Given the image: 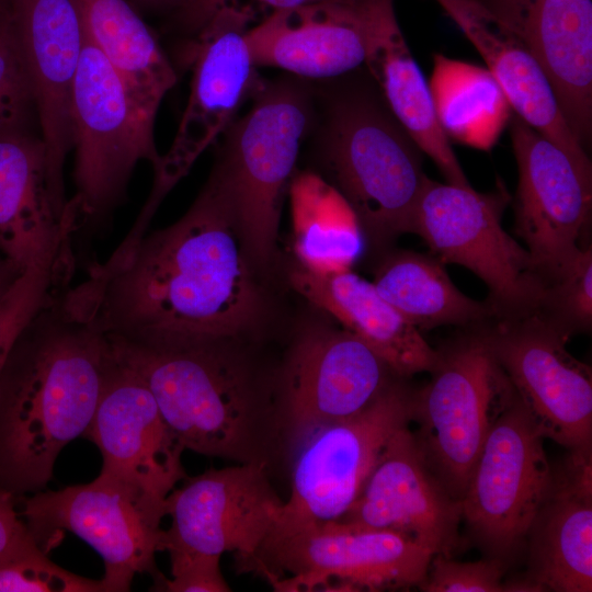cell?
I'll list each match as a JSON object with an SVG mask.
<instances>
[{
	"instance_id": "cell-6",
	"label": "cell",
	"mask_w": 592,
	"mask_h": 592,
	"mask_svg": "<svg viewBox=\"0 0 592 592\" xmlns=\"http://www.w3.org/2000/svg\"><path fill=\"white\" fill-rule=\"evenodd\" d=\"M432 557L398 532L327 521L273 527L239 570L276 591H384L418 587Z\"/></svg>"
},
{
	"instance_id": "cell-1",
	"label": "cell",
	"mask_w": 592,
	"mask_h": 592,
	"mask_svg": "<svg viewBox=\"0 0 592 592\" xmlns=\"http://www.w3.org/2000/svg\"><path fill=\"white\" fill-rule=\"evenodd\" d=\"M232 214L208 180L172 225L123 242L72 287L109 337L145 343L228 341L261 297Z\"/></svg>"
},
{
	"instance_id": "cell-17",
	"label": "cell",
	"mask_w": 592,
	"mask_h": 592,
	"mask_svg": "<svg viewBox=\"0 0 592 592\" xmlns=\"http://www.w3.org/2000/svg\"><path fill=\"white\" fill-rule=\"evenodd\" d=\"M83 436L101 453L100 473L126 486L161 522L167 497L187 476L184 447L145 382L115 355Z\"/></svg>"
},
{
	"instance_id": "cell-39",
	"label": "cell",
	"mask_w": 592,
	"mask_h": 592,
	"mask_svg": "<svg viewBox=\"0 0 592 592\" xmlns=\"http://www.w3.org/2000/svg\"><path fill=\"white\" fill-rule=\"evenodd\" d=\"M36 543L16 510V498L0 490V558Z\"/></svg>"
},
{
	"instance_id": "cell-8",
	"label": "cell",
	"mask_w": 592,
	"mask_h": 592,
	"mask_svg": "<svg viewBox=\"0 0 592 592\" xmlns=\"http://www.w3.org/2000/svg\"><path fill=\"white\" fill-rule=\"evenodd\" d=\"M71 149L75 150L79 226L102 223L125 197L137 163L153 172L158 152L153 126L106 58L84 32L71 99Z\"/></svg>"
},
{
	"instance_id": "cell-29",
	"label": "cell",
	"mask_w": 592,
	"mask_h": 592,
	"mask_svg": "<svg viewBox=\"0 0 592 592\" xmlns=\"http://www.w3.org/2000/svg\"><path fill=\"white\" fill-rule=\"evenodd\" d=\"M372 283L420 331L451 325L474 328L496 317L488 300L463 294L433 254L394 251L383 258Z\"/></svg>"
},
{
	"instance_id": "cell-9",
	"label": "cell",
	"mask_w": 592,
	"mask_h": 592,
	"mask_svg": "<svg viewBox=\"0 0 592 592\" xmlns=\"http://www.w3.org/2000/svg\"><path fill=\"white\" fill-rule=\"evenodd\" d=\"M512 201L502 182L478 192L428 179L419 196L411 234L443 263L465 266L488 287L496 317L534 312L545 283L527 251L502 227Z\"/></svg>"
},
{
	"instance_id": "cell-32",
	"label": "cell",
	"mask_w": 592,
	"mask_h": 592,
	"mask_svg": "<svg viewBox=\"0 0 592 592\" xmlns=\"http://www.w3.org/2000/svg\"><path fill=\"white\" fill-rule=\"evenodd\" d=\"M32 86L10 4L0 2V137L33 133Z\"/></svg>"
},
{
	"instance_id": "cell-33",
	"label": "cell",
	"mask_w": 592,
	"mask_h": 592,
	"mask_svg": "<svg viewBox=\"0 0 592 592\" xmlns=\"http://www.w3.org/2000/svg\"><path fill=\"white\" fill-rule=\"evenodd\" d=\"M535 312L570 337L592 327V247L582 248L544 288Z\"/></svg>"
},
{
	"instance_id": "cell-11",
	"label": "cell",
	"mask_w": 592,
	"mask_h": 592,
	"mask_svg": "<svg viewBox=\"0 0 592 592\" xmlns=\"http://www.w3.org/2000/svg\"><path fill=\"white\" fill-rule=\"evenodd\" d=\"M19 514L47 551L68 531L104 561L105 592H126L138 573L156 580V554L163 551V530L122 482L99 474L88 483L16 498Z\"/></svg>"
},
{
	"instance_id": "cell-26",
	"label": "cell",
	"mask_w": 592,
	"mask_h": 592,
	"mask_svg": "<svg viewBox=\"0 0 592 592\" xmlns=\"http://www.w3.org/2000/svg\"><path fill=\"white\" fill-rule=\"evenodd\" d=\"M292 287L364 341L400 378L432 372L440 358L421 331L351 270L318 275L298 267Z\"/></svg>"
},
{
	"instance_id": "cell-38",
	"label": "cell",
	"mask_w": 592,
	"mask_h": 592,
	"mask_svg": "<svg viewBox=\"0 0 592 592\" xmlns=\"http://www.w3.org/2000/svg\"><path fill=\"white\" fill-rule=\"evenodd\" d=\"M315 1L318 0H181L177 11L181 23L191 33L196 34L216 13L225 8L247 9L254 14L255 8H261L272 13Z\"/></svg>"
},
{
	"instance_id": "cell-34",
	"label": "cell",
	"mask_w": 592,
	"mask_h": 592,
	"mask_svg": "<svg viewBox=\"0 0 592 592\" xmlns=\"http://www.w3.org/2000/svg\"><path fill=\"white\" fill-rule=\"evenodd\" d=\"M105 592L102 579L70 572L53 562L39 544L0 558V592Z\"/></svg>"
},
{
	"instance_id": "cell-16",
	"label": "cell",
	"mask_w": 592,
	"mask_h": 592,
	"mask_svg": "<svg viewBox=\"0 0 592 592\" xmlns=\"http://www.w3.org/2000/svg\"><path fill=\"white\" fill-rule=\"evenodd\" d=\"M399 378L349 330L314 328L286 363L277 430L294 448L317 429L358 414Z\"/></svg>"
},
{
	"instance_id": "cell-18",
	"label": "cell",
	"mask_w": 592,
	"mask_h": 592,
	"mask_svg": "<svg viewBox=\"0 0 592 592\" xmlns=\"http://www.w3.org/2000/svg\"><path fill=\"white\" fill-rule=\"evenodd\" d=\"M266 464L239 463L186 476L166 499L171 525L163 530V551L231 553L238 569L250 561L284 503L270 483Z\"/></svg>"
},
{
	"instance_id": "cell-28",
	"label": "cell",
	"mask_w": 592,
	"mask_h": 592,
	"mask_svg": "<svg viewBox=\"0 0 592 592\" xmlns=\"http://www.w3.org/2000/svg\"><path fill=\"white\" fill-rule=\"evenodd\" d=\"M84 32L151 118L177 82L158 41L127 0H76Z\"/></svg>"
},
{
	"instance_id": "cell-30",
	"label": "cell",
	"mask_w": 592,
	"mask_h": 592,
	"mask_svg": "<svg viewBox=\"0 0 592 592\" xmlns=\"http://www.w3.org/2000/svg\"><path fill=\"white\" fill-rule=\"evenodd\" d=\"M288 191L300 267L318 275L351 270L363 249V231L345 198L311 171L296 174Z\"/></svg>"
},
{
	"instance_id": "cell-41",
	"label": "cell",
	"mask_w": 592,
	"mask_h": 592,
	"mask_svg": "<svg viewBox=\"0 0 592 592\" xmlns=\"http://www.w3.org/2000/svg\"><path fill=\"white\" fill-rule=\"evenodd\" d=\"M144 5L151 8H174L177 9L181 0H136Z\"/></svg>"
},
{
	"instance_id": "cell-13",
	"label": "cell",
	"mask_w": 592,
	"mask_h": 592,
	"mask_svg": "<svg viewBox=\"0 0 592 592\" xmlns=\"http://www.w3.org/2000/svg\"><path fill=\"white\" fill-rule=\"evenodd\" d=\"M481 328L544 439L568 451L592 447V372L567 350L570 335L535 311Z\"/></svg>"
},
{
	"instance_id": "cell-35",
	"label": "cell",
	"mask_w": 592,
	"mask_h": 592,
	"mask_svg": "<svg viewBox=\"0 0 592 592\" xmlns=\"http://www.w3.org/2000/svg\"><path fill=\"white\" fill-rule=\"evenodd\" d=\"M504 561L498 558L456 561L452 556L433 555L425 578L418 584L425 592L512 591L503 581Z\"/></svg>"
},
{
	"instance_id": "cell-20",
	"label": "cell",
	"mask_w": 592,
	"mask_h": 592,
	"mask_svg": "<svg viewBox=\"0 0 592 592\" xmlns=\"http://www.w3.org/2000/svg\"><path fill=\"white\" fill-rule=\"evenodd\" d=\"M338 521L395 531L433 555L451 557L462 501L436 477L407 424L390 439L362 492Z\"/></svg>"
},
{
	"instance_id": "cell-24",
	"label": "cell",
	"mask_w": 592,
	"mask_h": 592,
	"mask_svg": "<svg viewBox=\"0 0 592 592\" xmlns=\"http://www.w3.org/2000/svg\"><path fill=\"white\" fill-rule=\"evenodd\" d=\"M70 205L62 215L54 203L41 136L0 137V252L18 273L72 247L80 226Z\"/></svg>"
},
{
	"instance_id": "cell-23",
	"label": "cell",
	"mask_w": 592,
	"mask_h": 592,
	"mask_svg": "<svg viewBox=\"0 0 592 592\" xmlns=\"http://www.w3.org/2000/svg\"><path fill=\"white\" fill-rule=\"evenodd\" d=\"M534 591H592V447L569 451L551 468L545 499L527 534Z\"/></svg>"
},
{
	"instance_id": "cell-42",
	"label": "cell",
	"mask_w": 592,
	"mask_h": 592,
	"mask_svg": "<svg viewBox=\"0 0 592 592\" xmlns=\"http://www.w3.org/2000/svg\"><path fill=\"white\" fill-rule=\"evenodd\" d=\"M0 2L7 3V4H11L12 0H0Z\"/></svg>"
},
{
	"instance_id": "cell-31",
	"label": "cell",
	"mask_w": 592,
	"mask_h": 592,
	"mask_svg": "<svg viewBox=\"0 0 592 592\" xmlns=\"http://www.w3.org/2000/svg\"><path fill=\"white\" fill-rule=\"evenodd\" d=\"M429 84L439 123L449 140L489 150L509 126L512 107L486 67L436 54Z\"/></svg>"
},
{
	"instance_id": "cell-37",
	"label": "cell",
	"mask_w": 592,
	"mask_h": 592,
	"mask_svg": "<svg viewBox=\"0 0 592 592\" xmlns=\"http://www.w3.org/2000/svg\"><path fill=\"white\" fill-rule=\"evenodd\" d=\"M44 303L42 291L27 280L13 283L0 301V371L18 335Z\"/></svg>"
},
{
	"instance_id": "cell-40",
	"label": "cell",
	"mask_w": 592,
	"mask_h": 592,
	"mask_svg": "<svg viewBox=\"0 0 592 592\" xmlns=\"http://www.w3.org/2000/svg\"><path fill=\"white\" fill-rule=\"evenodd\" d=\"M20 275L0 252V301Z\"/></svg>"
},
{
	"instance_id": "cell-3",
	"label": "cell",
	"mask_w": 592,
	"mask_h": 592,
	"mask_svg": "<svg viewBox=\"0 0 592 592\" xmlns=\"http://www.w3.org/2000/svg\"><path fill=\"white\" fill-rule=\"evenodd\" d=\"M326 91L317 149L330 182L345 198L363 234L383 247L411 234L429 179L424 153L395 117L363 66Z\"/></svg>"
},
{
	"instance_id": "cell-36",
	"label": "cell",
	"mask_w": 592,
	"mask_h": 592,
	"mask_svg": "<svg viewBox=\"0 0 592 592\" xmlns=\"http://www.w3.org/2000/svg\"><path fill=\"white\" fill-rule=\"evenodd\" d=\"M171 578L162 574L155 580L156 591L166 592H228L229 584L224 579L219 555L184 550H168Z\"/></svg>"
},
{
	"instance_id": "cell-12",
	"label": "cell",
	"mask_w": 592,
	"mask_h": 592,
	"mask_svg": "<svg viewBox=\"0 0 592 592\" xmlns=\"http://www.w3.org/2000/svg\"><path fill=\"white\" fill-rule=\"evenodd\" d=\"M543 442L516 395L491 428L462 498V520L491 558L504 561L526 543L551 477Z\"/></svg>"
},
{
	"instance_id": "cell-5",
	"label": "cell",
	"mask_w": 592,
	"mask_h": 592,
	"mask_svg": "<svg viewBox=\"0 0 592 592\" xmlns=\"http://www.w3.org/2000/svg\"><path fill=\"white\" fill-rule=\"evenodd\" d=\"M253 92L251 109L225 130L208 180L228 203L248 258L261 265L275 248L283 194L312 123L314 100L294 78L259 82Z\"/></svg>"
},
{
	"instance_id": "cell-22",
	"label": "cell",
	"mask_w": 592,
	"mask_h": 592,
	"mask_svg": "<svg viewBox=\"0 0 592 592\" xmlns=\"http://www.w3.org/2000/svg\"><path fill=\"white\" fill-rule=\"evenodd\" d=\"M522 38L569 130L592 138V0H480Z\"/></svg>"
},
{
	"instance_id": "cell-7",
	"label": "cell",
	"mask_w": 592,
	"mask_h": 592,
	"mask_svg": "<svg viewBox=\"0 0 592 592\" xmlns=\"http://www.w3.org/2000/svg\"><path fill=\"white\" fill-rule=\"evenodd\" d=\"M469 329L439 350L430 383L410 402L430 467L460 501L491 428L516 397L481 325Z\"/></svg>"
},
{
	"instance_id": "cell-25",
	"label": "cell",
	"mask_w": 592,
	"mask_h": 592,
	"mask_svg": "<svg viewBox=\"0 0 592 592\" xmlns=\"http://www.w3.org/2000/svg\"><path fill=\"white\" fill-rule=\"evenodd\" d=\"M455 21L502 88L513 113L571 157L591 163L519 34L480 0H435Z\"/></svg>"
},
{
	"instance_id": "cell-2",
	"label": "cell",
	"mask_w": 592,
	"mask_h": 592,
	"mask_svg": "<svg viewBox=\"0 0 592 592\" xmlns=\"http://www.w3.org/2000/svg\"><path fill=\"white\" fill-rule=\"evenodd\" d=\"M113 360L69 285L34 315L0 371V490L46 488L62 448L88 430Z\"/></svg>"
},
{
	"instance_id": "cell-15",
	"label": "cell",
	"mask_w": 592,
	"mask_h": 592,
	"mask_svg": "<svg viewBox=\"0 0 592 592\" xmlns=\"http://www.w3.org/2000/svg\"><path fill=\"white\" fill-rule=\"evenodd\" d=\"M510 135L517 167L515 232L545 286L585 246L591 224L592 164L571 157L514 113Z\"/></svg>"
},
{
	"instance_id": "cell-14",
	"label": "cell",
	"mask_w": 592,
	"mask_h": 592,
	"mask_svg": "<svg viewBox=\"0 0 592 592\" xmlns=\"http://www.w3.org/2000/svg\"><path fill=\"white\" fill-rule=\"evenodd\" d=\"M253 20L249 10L225 8L195 34L187 103L171 146L153 172L152 191L140 219H150L162 198L225 133L246 95L258 86L257 66L246 38Z\"/></svg>"
},
{
	"instance_id": "cell-19",
	"label": "cell",
	"mask_w": 592,
	"mask_h": 592,
	"mask_svg": "<svg viewBox=\"0 0 592 592\" xmlns=\"http://www.w3.org/2000/svg\"><path fill=\"white\" fill-rule=\"evenodd\" d=\"M32 86L49 186L62 215L68 209L64 166L71 150V99L84 43L76 0H12Z\"/></svg>"
},
{
	"instance_id": "cell-4",
	"label": "cell",
	"mask_w": 592,
	"mask_h": 592,
	"mask_svg": "<svg viewBox=\"0 0 592 592\" xmlns=\"http://www.w3.org/2000/svg\"><path fill=\"white\" fill-rule=\"evenodd\" d=\"M106 337L116 358L145 382L184 449L237 463L267 462L270 419L228 341L145 343Z\"/></svg>"
},
{
	"instance_id": "cell-21",
	"label": "cell",
	"mask_w": 592,
	"mask_h": 592,
	"mask_svg": "<svg viewBox=\"0 0 592 592\" xmlns=\"http://www.w3.org/2000/svg\"><path fill=\"white\" fill-rule=\"evenodd\" d=\"M386 0H318L270 13L247 31L257 67L334 80L364 66L373 21Z\"/></svg>"
},
{
	"instance_id": "cell-10",
	"label": "cell",
	"mask_w": 592,
	"mask_h": 592,
	"mask_svg": "<svg viewBox=\"0 0 592 592\" xmlns=\"http://www.w3.org/2000/svg\"><path fill=\"white\" fill-rule=\"evenodd\" d=\"M412 391L397 379L358 414L317 429L293 449L291 494L273 527L340 520L394 434L410 422Z\"/></svg>"
},
{
	"instance_id": "cell-27",
	"label": "cell",
	"mask_w": 592,
	"mask_h": 592,
	"mask_svg": "<svg viewBox=\"0 0 592 592\" xmlns=\"http://www.w3.org/2000/svg\"><path fill=\"white\" fill-rule=\"evenodd\" d=\"M364 67L395 117L446 182L470 185L451 140L441 128L430 84L400 30L394 0H386L376 13Z\"/></svg>"
}]
</instances>
